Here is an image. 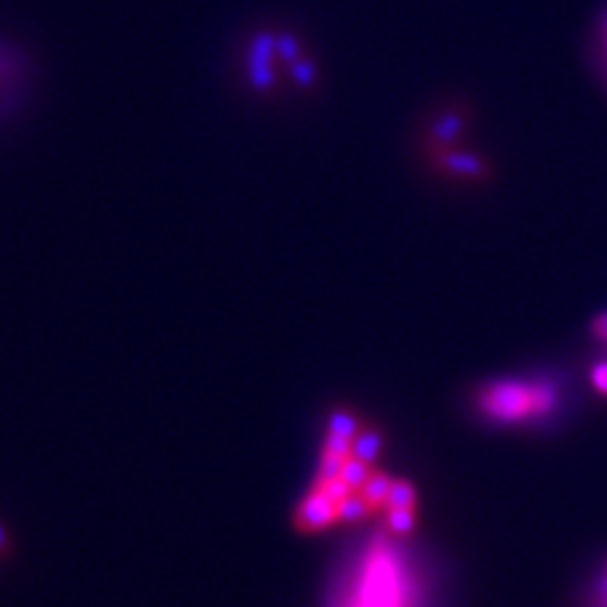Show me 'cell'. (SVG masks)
Returning a JSON list of instances; mask_svg holds the SVG:
<instances>
[{"label":"cell","mask_w":607,"mask_h":607,"mask_svg":"<svg viewBox=\"0 0 607 607\" xmlns=\"http://www.w3.org/2000/svg\"><path fill=\"white\" fill-rule=\"evenodd\" d=\"M476 405L491 423L522 425L547 418L557 408V390L549 382L499 380L481 387Z\"/></svg>","instance_id":"3"},{"label":"cell","mask_w":607,"mask_h":607,"mask_svg":"<svg viewBox=\"0 0 607 607\" xmlns=\"http://www.w3.org/2000/svg\"><path fill=\"white\" fill-rule=\"evenodd\" d=\"M592 385H595L597 393L607 395V362H602V365H597L595 370H592Z\"/></svg>","instance_id":"4"},{"label":"cell","mask_w":607,"mask_h":607,"mask_svg":"<svg viewBox=\"0 0 607 607\" xmlns=\"http://www.w3.org/2000/svg\"><path fill=\"white\" fill-rule=\"evenodd\" d=\"M382 438L355 415L329 418L317 476L294 511L299 534L375 524V529L410 539L418 527L420 496L408 479L380 466Z\"/></svg>","instance_id":"1"},{"label":"cell","mask_w":607,"mask_h":607,"mask_svg":"<svg viewBox=\"0 0 607 607\" xmlns=\"http://www.w3.org/2000/svg\"><path fill=\"white\" fill-rule=\"evenodd\" d=\"M592 332H595L597 339L607 342V314H602V317L595 319V324H592Z\"/></svg>","instance_id":"5"},{"label":"cell","mask_w":607,"mask_h":607,"mask_svg":"<svg viewBox=\"0 0 607 607\" xmlns=\"http://www.w3.org/2000/svg\"><path fill=\"white\" fill-rule=\"evenodd\" d=\"M605 43H607V26H605Z\"/></svg>","instance_id":"8"},{"label":"cell","mask_w":607,"mask_h":607,"mask_svg":"<svg viewBox=\"0 0 607 607\" xmlns=\"http://www.w3.org/2000/svg\"><path fill=\"white\" fill-rule=\"evenodd\" d=\"M602 607H607V565L605 575H602Z\"/></svg>","instance_id":"6"},{"label":"cell","mask_w":607,"mask_h":607,"mask_svg":"<svg viewBox=\"0 0 607 607\" xmlns=\"http://www.w3.org/2000/svg\"><path fill=\"white\" fill-rule=\"evenodd\" d=\"M332 607H425V582L408 539L372 529L350 562Z\"/></svg>","instance_id":"2"},{"label":"cell","mask_w":607,"mask_h":607,"mask_svg":"<svg viewBox=\"0 0 607 607\" xmlns=\"http://www.w3.org/2000/svg\"><path fill=\"white\" fill-rule=\"evenodd\" d=\"M11 547V542H8L6 532H3V527H0V552H6V549Z\"/></svg>","instance_id":"7"}]
</instances>
